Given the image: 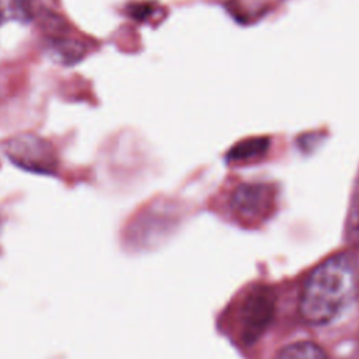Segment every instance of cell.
<instances>
[{
    "label": "cell",
    "instance_id": "obj_4",
    "mask_svg": "<svg viewBox=\"0 0 359 359\" xmlns=\"http://www.w3.org/2000/svg\"><path fill=\"white\" fill-rule=\"evenodd\" d=\"M272 205L273 191L262 184L240 185L231 198V208L243 220H261L271 212Z\"/></svg>",
    "mask_w": 359,
    "mask_h": 359
},
{
    "label": "cell",
    "instance_id": "obj_7",
    "mask_svg": "<svg viewBox=\"0 0 359 359\" xmlns=\"http://www.w3.org/2000/svg\"><path fill=\"white\" fill-rule=\"evenodd\" d=\"M346 238L353 247L359 248V174L353 185V192L346 217Z\"/></svg>",
    "mask_w": 359,
    "mask_h": 359
},
{
    "label": "cell",
    "instance_id": "obj_8",
    "mask_svg": "<svg viewBox=\"0 0 359 359\" xmlns=\"http://www.w3.org/2000/svg\"><path fill=\"white\" fill-rule=\"evenodd\" d=\"M266 147H268V140L266 139H262V137L248 139V140L241 142L237 146H234L231 149V151L229 153V156L233 160L255 158V157L261 156L262 153H265Z\"/></svg>",
    "mask_w": 359,
    "mask_h": 359
},
{
    "label": "cell",
    "instance_id": "obj_2",
    "mask_svg": "<svg viewBox=\"0 0 359 359\" xmlns=\"http://www.w3.org/2000/svg\"><path fill=\"white\" fill-rule=\"evenodd\" d=\"M4 150L10 161L22 170L36 174H53L56 171V153L52 144L38 135H18L7 142Z\"/></svg>",
    "mask_w": 359,
    "mask_h": 359
},
{
    "label": "cell",
    "instance_id": "obj_1",
    "mask_svg": "<svg viewBox=\"0 0 359 359\" xmlns=\"http://www.w3.org/2000/svg\"><path fill=\"white\" fill-rule=\"evenodd\" d=\"M359 297V261L351 252L335 254L307 276L299 297V314L310 325L338 320Z\"/></svg>",
    "mask_w": 359,
    "mask_h": 359
},
{
    "label": "cell",
    "instance_id": "obj_3",
    "mask_svg": "<svg viewBox=\"0 0 359 359\" xmlns=\"http://www.w3.org/2000/svg\"><path fill=\"white\" fill-rule=\"evenodd\" d=\"M275 313V299L269 289H254L241 306V331L247 341H255L265 332Z\"/></svg>",
    "mask_w": 359,
    "mask_h": 359
},
{
    "label": "cell",
    "instance_id": "obj_5",
    "mask_svg": "<svg viewBox=\"0 0 359 359\" xmlns=\"http://www.w3.org/2000/svg\"><path fill=\"white\" fill-rule=\"evenodd\" d=\"M275 359H330L323 346L311 341H299L285 345Z\"/></svg>",
    "mask_w": 359,
    "mask_h": 359
},
{
    "label": "cell",
    "instance_id": "obj_6",
    "mask_svg": "<svg viewBox=\"0 0 359 359\" xmlns=\"http://www.w3.org/2000/svg\"><path fill=\"white\" fill-rule=\"evenodd\" d=\"M31 17V0H0V25L18 21L25 22Z\"/></svg>",
    "mask_w": 359,
    "mask_h": 359
}]
</instances>
